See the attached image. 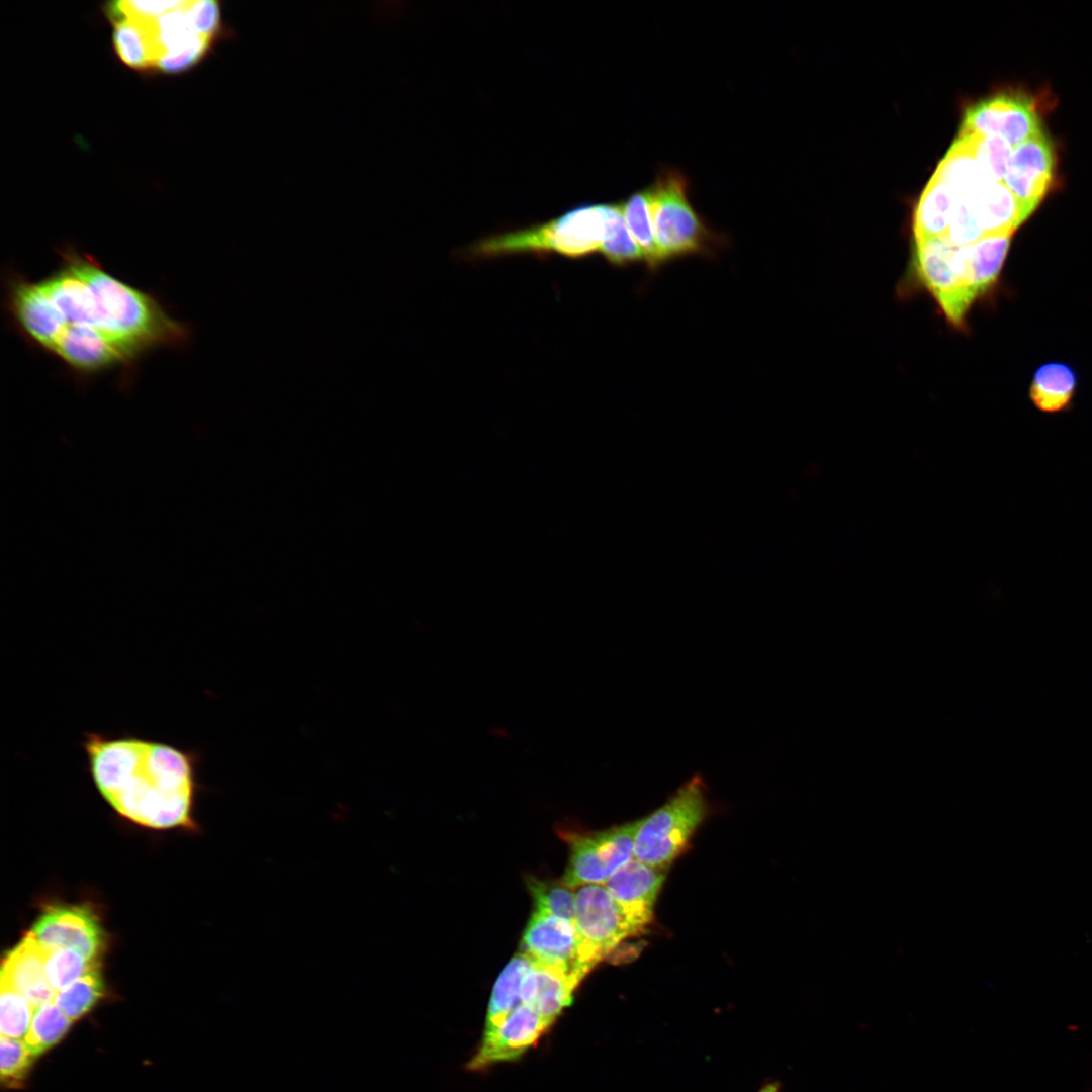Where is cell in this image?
Segmentation results:
<instances>
[{
	"mask_svg": "<svg viewBox=\"0 0 1092 1092\" xmlns=\"http://www.w3.org/2000/svg\"><path fill=\"white\" fill-rule=\"evenodd\" d=\"M86 768L104 800L143 826H190L202 754L196 749L124 733L83 734Z\"/></svg>",
	"mask_w": 1092,
	"mask_h": 1092,
	"instance_id": "6da1fadb",
	"label": "cell"
},
{
	"mask_svg": "<svg viewBox=\"0 0 1092 1092\" xmlns=\"http://www.w3.org/2000/svg\"><path fill=\"white\" fill-rule=\"evenodd\" d=\"M64 259L55 274L38 282L62 330L67 326L96 330L130 359L148 348L186 338L185 328L149 294L114 278L89 256L69 252Z\"/></svg>",
	"mask_w": 1092,
	"mask_h": 1092,
	"instance_id": "7a4b0ae2",
	"label": "cell"
},
{
	"mask_svg": "<svg viewBox=\"0 0 1092 1092\" xmlns=\"http://www.w3.org/2000/svg\"><path fill=\"white\" fill-rule=\"evenodd\" d=\"M1011 236L953 245L941 238L915 242L917 273L950 324L962 328L973 302L997 281Z\"/></svg>",
	"mask_w": 1092,
	"mask_h": 1092,
	"instance_id": "3957f363",
	"label": "cell"
},
{
	"mask_svg": "<svg viewBox=\"0 0 1092 1092\" xmlns=\"http://www.w3.org/2000/svg\"><path fill=\"white\" fill-rule=\"evenodd\" d=\"M606 226V203L583 204L544 223L484 237L466 253L477 259L518 254L582 259L600 253Z\"/></svg>",
	"mask_w": 1092,
	"mask_h": 1092,
	"instance_id": "277c9868",
	"label": "cell"
},
{
	"mask_svg": "<svg viewBox=\"0 0 1092 1092\" xmlns=\"http://www.w3.org/2000/svg\"><path fill=\"white\" fill-rule=\"evenodd\" d=\"M651 189L654 235L663 265L688 256L713 259L728 247V236L712 229L694 209L689 181L680 171L661 170Z\"/></svg>",
	"mask_w": 1092,
	"mask_h": 1092,
	"instance_id": "5b68a950",
	"label": "cell"
},
{
	"mask_svg": "<svg viewBox=\"0 0 1092 1092\" xmlns=\"http://www.w3.org/2000/svg\"><path fill=\"white\" fill-rule=\"evenodd\" d=\"M709 809L705 781L695 775L662 806L639 819L634 858L652 868L665 870L686 848Z\"/></svg>",
	"mask_w": 1092,
	"mask_h": 1092,
	"instance_id": "8992f818",
	"label": "cell"
},
{
	"mask_svg": "<svg viewBox=\"0 0 1092 1092\" xmlns=\"http://www.w3.org/2000/svg\"><path fill=\"white\" fill-rule=\"evenodd\" d=\"M575 927L582 967L589 972L624 939L634 936L605 885L580 886L575 893Z\"/></svg>",
	"mask_w": 1092,
	"mask_h": 1092,
	"instance_id": "52a82bcc",
	"label": "cell"
},
{
	"mask_svg": "<svg viewBox=\"0 0 1092 1092\" xmlns=\"http://www.w3.org/2000/svg\"><path fill=\"white\" fill-rule=\"evenodd\" d=\"M639 820L608 830L572 835L570 857L562 882L573 889L584 885H605L621 867L634 858V840Z\"/></svg>",
	"mask_w": 1092,
	"mask_h": 1092,
	"instance_id": "ba28073f",
	"label": "cell"
},
{
	"mask_svg": "<svg viewBox=\"0 0 1092 1092\" xmlns=\"http://www.w3.org/2000/svg\"><path fill=\"white\" fill-rule=\"evenodd\" d=\"M1043 130L1034 100L1021 92H1002L970 106L959 133L1004 141L1010 148Z\"/></svg>",
	"mask_w": 1092,
	"mask_h": 1092,
	"instance_id": "9c48e42d",
	"label": "cell"
},
{
	"mask_svg": "<svg viewBox=\"0 0 1092 1092\" xmlns=\"http://www.w3.org/2000/svg\"><path fill=\"white\" fill-rule=\"evenodd\" d=\"M29 932L44 949L73 948L95 962L106 946L99 918L88 905H50Z\"/></svg>",
	"mask_w": 1092,
	"mask_h": 1092,
	"instance_id": "30bf717a",
	"label": "cell"
},
{
	"mask_svg": "<svg viewBox=\"0 0 1092 1092\" xmlns=\"http://www.w3.org/2000/svg\"><path fill=\"white\" fill-rule=\"evenodd\" d=\"M1055 172V152L1044 130L1011 150L1003 183L1027 219L1049 192Z\"/></svg>",
	"mask_w": 1092,
	"mask_h": 1092,
	"instance_id": "8fae6325",
	"label": "cell"
},
{
	"mask_svg": "<svg viewBox=\"0 0 1092 1092\" xmlns=\"http://www.w3.org/2000/svg\"><path fill=\"white\" fill-rule=\"evenodd\" d=\"M575 924L534 911L523 934L522 952L533 961L556 966L580 979L588 973L580 963Z\"/></svg>",
	"mask_w": 1092,
	"mask_h": 1092,
	"instance_id": "7c38bea8",
	"label": "cell"
},
{
	"mask_svg": "<svg viewBox=\"0 0 1092 1092\" xmlns=\"http://www.w3.org/2000/svg\"><path fill=\"white\" fill-rule=\"evenodd\" d=\"M552 1022L527 1005L516 1008L492 1032L483 1034L468 1063L478 1071L493 1064L517 1060L549 1029Z\"/></svg>",
	"mask_w": 1092,
	"mask_h": 1092,
	"instance_id": "4fadbf2b",
	"label": "cell"
},
{
	"mask_svg": "<svg viewBox=\"0 0 1092 1092\" xmlns=\"http://www.w3.org/2000/svg\"><path fill=\"white\" fill-rule=\"evenodd\" d=\"M664 878L665 870L652 868L633 858L605 883L635 935L645 930L652 921L655 902Z\"/></svg>",
	"mask_w": 1092,
	"mask_h": 1092,
	"instance_id": "5bb4252c",
	"label": "cell"
},
{
	"mask_svg": "<svg viewBox=\"0 0 1092 1092\" xmlns=\"http://www.w3.org/2000/svg\"><path fill=\"white\" fill-rule=\"evenodd\" d=\"M50 352L83 372H93L131 360L105 335L79 326L65 327Z\"/></svg>",
	"mask_w": 1092,
	"mask_h": 1092,
	"instance_id": "9a60e30c",
	"label": "cell"
},
{
	"mask_svg": "<svg viewBox=\"0 0 1092 1092\" xmlns=\"http://www.w3.org/2000/svg\"><path fill=\"white\" fill-rule=\"evenodd\" d=\"M581 980L562 968L533 961L522 983V1004L553 1023L571 1004Z\"/></svg>",
	"mask_w": 1092,
	"mask_h": 1092,
	"instance_id": "2e32d148",
	"label": "cell"
},
{
	"mask_svg": "<svg viewBox=\"0 0 1092 1092\" xmlns=\"http://www.w3.org/2000/svg\"><path fill=\"white\" fill-rule=\"evenodd\" d=\"M1 979L8 982L35 1007L53 1001L56 995L46 973L44 948L30 932L5 957Z\"/></svg>",
	"mask_w": 1092,
	"mask_h": 1092,
	"instance_id": "e0dca14e",
	"label": "cell"
},
{
	"mask_svg": "<svg viewBox=\"0 0 1092 1092\" xmlns=\"http://www.w3.org/2000/svg\"><path fill=\"white\" fill-rule=\"evenodd\" d=\"M1077 384L1076 372L1070 365L1049 362L1034 372L1028 391L1029 399L1040 413H1066L1073 406Z\"/></svg>",
	"mask_w": 1092,
	"mask_h": 1092,
	"instance_id": "ac0fdd59",
	"label": "cell"
},
{
	"mask_svg": "<svg viewBox=\"0 0 1092 1092\" xmlns=\"http://www.w3.org/2000/svg\"><path fill=\"white\" fill-rule=\"evenodd\" d=\"M533 960L524 952L515 954L499 974L490 996L483 1034L492 1032L520 1005L525 975Z\"/></svg>",
	"mask_w": 1092,
	"mask_h": 1092,
	"instance_id": "d6986e66",
	"label": "cell"
},
{
	"mask_svg": "<svg viewBox=\"0 0 1092 1092\" xmlns=\"http://www.w3.org/2000/svg\"><path fill=\"white\" fill-rule=\"evenodd\" d=\"M953 199L952 188L933 174L920 195L913 216L914 241L941 238L946 230Z\"/></svg>",
	"mask_w": 1092,
	"mask_h": 1092,
	"instance_id": "ffe728a7",
	"label": "cell"
},
{
	"mask_svg": "<svg viewBox=\"0 0 1092 1092\" xmlns=\"http://www.w3.org/2000/svg\"><path fill=\"white\" fill-rule=\"evenodd\" d=\"M621 207L626 224L643 253L646 268L656 273L663 264L654 235L651 185L632 193L621 202Z\"/></svg>",
	"mask_w": 1092,
	"mask_h": 1092,
	"instance_id": "44dd1931",
	"label": "cell"
},
{
	"mask_svg": "<svg viewBox=\"0 0 1092 1092\" xmlns=\"http://www.w3.org/2000/svg\"><path fill=\"white\" fill-rule=\"evenodd\" d=\"M607 226L600 253L612 266L624 268L644 262L643 253L632 237L621 203H606Z\"/></svg>",
	"mask_w": 1092,
	"mask_h": 1092,
	"instance_id": "7402d4cb",
	"label": "cell"
},
{
	"mask_svg": "<svg viewBox=\"0 0 1092 1092\" xmlns=\"http://www.w3.org/2000/svg\"><path fill=\"white\" fill-rule=\"evenodd\" d=\"M72 1020L54 1003L35 1007L24 1042L36 1057L56 1044L68 1031Z\"/></svg>",
	"mask_w": 1092,
	"mask_h": 1092,
	"instance_id": "603a6c76",
	"label": "cell"
},
{
	"mask_svg": "<svg viewBox=\"0 0 1092 1092\" xmlns=\"http://www.w3.org/2000/svg\"><path fill=\"white\" fill-rule=\"evenodd\" d=\"M100 968L94 969L66 988L56 992L54 1003L72 1020L90 1011L104 994Z\"/></svg>",
	"mask_w": 1092,
	"mask_h": 1092,
	"instance_id": "cb8c5ba5",
	"label": "cell"
},
{
	"mask_svg": "<svg viewBox=\"0 0 1092 1092\" xmlns=\"http://www.w3.org/2000/svg\"><path fill=\"white\" fill-rule=\"evenodd\" d=\"M954 144L967 149L988 176L1003 182L1012 150L1004 141L977 133H958Z\"/></svg>",
	"mask_w": 1092,
	"mask_h": 1092,
	"instance_id": "d4e9b609",
	"label": "cell"
},
{
	"mask_svg": "<svg viewBox=\"0 0 1092 1092\" xmlns=\"http://www.w3.org/2000/svg\"><path fill=\"white\" fill-rule=\"evenodd\" d=\"M44 967L52 988L58 992L100 968V962L91 961L73 948H52L44 949Z\"/></svg>",
	"mask_w": 1092,
	"mask_h": 1092,
	"instance_id": "484cf974",
	"label": "cell"
},
{
	"mask_svg": "<svg viewBox=\"0 0 1092 1092\" xmlns=\"http://www.w3.org/2000/svg\"><path fill=\"white\" fill-rule=\"evenodd\" d=\"M537 912L575 924V894L563 882L527 879Z\"/></svg>",
	"mask_w": 1092,
	"mask_h": 1092,
	"instance_id": "4316f807",
	"label": "cell"
},
{
	"mask_svg": "<svg viewBox=\"0 0 1092 1092\" xmlns=\"http://www.w3.org/2000/svg\"><path fill=\"white\" fill-rule=\"evenodd\" d=\"M0 986L1 1035L20 1039L29 1029L35 1006L5 980Z\"/></svg>",
	"mask_w": 1092,
	"mask_h": 1092,
	"instance_id": "83f0119b",
	"label": "cell"
},
{
	"mask_svg": "<svg viewBox=\"0 0 1092 1092\" xmlns=\"http://www.w3.org/2000/svg\"><path fill=\"white\" fill-rule=\"evenodd\" d=\"M113 46L121 61L138 71H152V59L146 37L132 20L113 23Z\"/></svg>",
	"mask_w": 1092,
	"mask_h": 1092,
	"instance_id": "f1b7e54d",
	"label": "cell"
},
{
	"mask_svg": "<svg viewBox=\"0 0 1092 1092\" xmlns=\"http://www.w3.org/2000/svg\"><path fill=\"white\" fill-rule=\"evenodd\" d=\"M33 1055L24 1041L1 1035L0 1074L8 1087L17 1088L24 1081L31 1066Z\"/></svg>",
	"mask_w": 1092,
	"mask_h": 1092,
	"instance_id": "f546056e",
	"label": "cell"
},
{
	"mask_svg": "<svg viewBox=\"0 0 1092 1092\" xmlns=\"http://www.w3.org/2000/svg\"><path fill=\"white\" fill-rule=\"evenodd\" d=\"M214 41L200 39L181 49L166 53L158 59L155 69L168 74L185 72L198 63L208 54Z\"/></svg>",
	"mask_w": 1092,
	"mask_h": 1092,
	"instance_id": "4dcf8cb0",
	"label": "cell"
},
{
	"mask_svg": "<svg viewBox=\"0 0 1092 1092\" xmlns=\"http://www.w3.org/2000/svg\"><path fill=\"white\" fill-rule=\"evenodd\" d=\"M185 11L189 23L196 33L217 40L221 29V12L216 1H189Z\"/></svg>",
	"mask_w": 1092,
	"mask_h": 1092,
	"instance_id": "1f68e13d",
	"label": "cell"
},
{
	"mask_svg": "<svg viewBox=\"0 0 1092 1092\" xmlns=\"http://www.w3.org/2000/svg\"><path fill=\"white\" fill-rule=\"evenodd\" d=\"M755 1092H780V1084L777 1082L767 1083Z\"/></svg>",
	"mask_w": 1092,
	"mask_h": 1092,
	"instance_id": "d6a6232c",
	"label": "cell"
}]
</instances>
